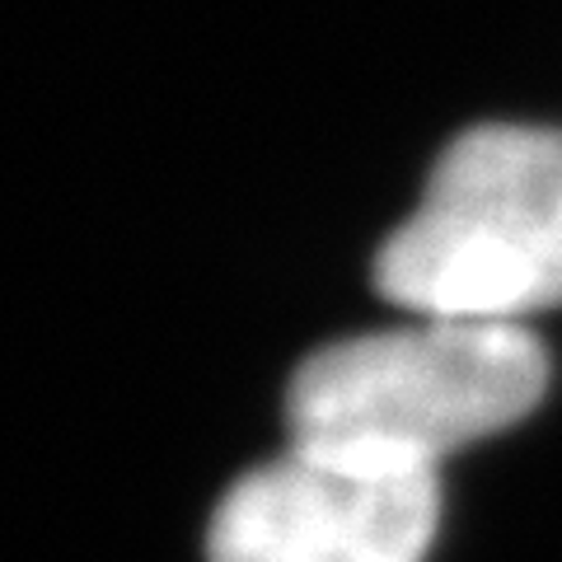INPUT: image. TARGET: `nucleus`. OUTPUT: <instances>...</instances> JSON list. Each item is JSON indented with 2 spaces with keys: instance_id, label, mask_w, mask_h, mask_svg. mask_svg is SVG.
<instances>
[{
  "instance_id": "obj_3",
  "label": "nucleus",
  "mask_w": 562,
  "mask_h": 562,
  "mask_svg": "<svg viewBox=\"0 0 562 562\" xmlns=\"http://www.w3.org/2000/svg\"><path fill=\"white\" fill-rule=\"evenodd\" d=\"M436 520V473H361L286 450L221 497L206 562H422Z\"/></svg>"
},
{
  "instance_id": "obj_1",
  "label": "nucleus",
  "mask_w": 562,
  "mask_h": 562,
  "mask_svg": "<svg viewBox=\"0 0 562 562\" xmlns=\"http://www.w3.org/2000/svg\"><path fill=\"white\" fill-rule=\"evenodd\" d=\"M549 357L525 324L417 319L319 347L286 390L291 450L361 473H436L535 413Z\"/></svg>"
},
{
  "instance_id": "obj_2",
  "label": "nucleus",
  "mask_w": 562,
  "mask_h": 562,
  "mask_svg": "<svg viewBox=\"0 0 562 562\" xmlns=\"http://www.w3.org/2000/svg\"><path fill=\"white\" fill-rule=\"evenodd\" d=\"M375 286L417 319L520 324L562 305V132L483 122L454 136L375 254Z\"/></svg>"
}]
</instances>
